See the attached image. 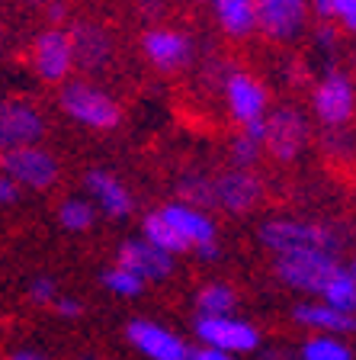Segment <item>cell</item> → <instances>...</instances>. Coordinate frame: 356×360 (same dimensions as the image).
<instances>
[{"label":"cell","mask_w":356,"mask_h":360,"mask_svg":"<svg viewBox=\"0 0 356 360\" xmlns=\"http://www.w3.org/2000/svg\"><path fill=\"white\" fill-rule=\"evenodd\" d=\"M237 290L225 280H206V283L196 290L193 296V306H196V315L202 319H216V315H237Z\"/></svg>","instance_id":"cell-21"},{"label":"cell","mask_w":356,"mask_h":360,"mask_svg":"<svg viewBox=\"0 0 356 360\" xmlns=\"http://www.w3.org/2000/svg\"><path fill=\"white\" fill-rule=\"evenodd\" d=\"M141 238L148 241V245H154L157 251H164V255H171V257L190 255V248H186V241L180 238L177 232H173L171 222H167V219H164L157 210H151L148 216L141 219Z\"/></svg>","instance_id":"cell-24"},{"label":"cell","mask_w":356,"mask_h":360,"mask_svg":"<svg viewBox=\"0 0 356 360\" xmlns=\"http://www.w3.org/2000/svg\"><path fill=\"white\" fill-rule=\"evenodd\" d=\"M222 100H225V112L237 129L263 122L270 116V90L267 84L260 81L251 71H228L222 81Z\"/></svg>","instance_id":"cell-8"},{"label":"cell","mask_w":356,"mask_h":360,"mask_svg":"<svg viewBox=\"0 0 356 360\" xmlns=\"http://www.w3.org/2000/svg\"><path fill=\"white\" fill-rule=\"evenodd\" d=\"M29 65L32 75L42 84H67L77 68L74 58V42H71V32L61 30V26H48L32 39L29 49Z\"/></svg>","instance_id":"cell-9"},{"label":"cell","mask_w":356,"mask_h":360,"mask_svg":"<svg viewBox=\"0 0 356 360\" xmlns=\"http://www.w3.org/2000/svg\"><path fill=\"white\" fill-rule=\"evenodd\" d=\"M157 212H161V216L171 222L173 232L186 241L190 255L199 251V248H206V245H218V225L206 210H196L190 202L171 200V202H164Z\"/></svg>","instance_id":"cell-17"},{"label":"cell","mask_w":356,"mask_h":360,"mask_svg":"<svg viewBox=\"0 0 356 360\" xmlns=\"http://www.w3.org/2000/svg\"><path fill=\"white\" fill-rule=\"evenodd\" d=\"M67 32H71V42H74L77 68H84V71H100V68H106V61L112 58V36L100 22L84 20Z\"/></svg>","instance_id":"cell-19"},{"label":"cell","mask_w":356,"mask_h":360,"mask_svg":"<svg viewBox=\"0 0 356 360\" xmlns=\"http://www.w3.org/2000/svg\"><path fill=\"white\" fill-rule=\"evenodd\" d=\"M312 145V120L298 106H276L263 122V155L279 165L302 158Z\"/></svg>","instance_id":"cell-5"},{"label":"cell","mask_w":356,"mask_h":360,"mask_svg":"<svg viewBox=\"0 0 356 360\" xmlns=\"http://www.w3.org/2000/svg\"><path fill=\"white\" fill-rule=\"evenodd\" d=\"M52 309L61 319H81L84 315V302L77 300V296H58V300L52 302Z\"/></svg>","instance_id":"cell-33"},{"label":"cell","mask_w":356,"mask_h":360,"mask_svg":"<svg viewBox=\"0 0 356 360\" xmlns=\"http://www.w3.org/2000/svg\"><path fill=\"white\" fill-rule=\"evenodd\" d=\"M296 360H356L353 345L347 338H334V335H308L298 345Z\"/></svg>","instance_id":"cell-25"},{"label":"cell","mask_w":356,"mask_h":360,"mask_svg":"<svg viewBox=\"0 0 356 360\" xmlns=\"http://www.w3.org/2000/svg\"><path fill=\"white\" fill-rule=\"evenodd\" d=\"M257 241L273 257L289 255V251H327V255L341 257V251L347 248V232H341L331 222H318V219L273 216L267 222H260Z\"/></svg>","instance_id":"cell-1"},{"label":"cell","mask_w":356,"mask_h":360,"mask_svg":"<svg viewBox=\"0 0 356 360\" xmlns=\"http://www.w3.org/2000/svg\"><path fill=\"white\" fill-rule=\"evenodd\" d=\"M347 267H350V270H353V277H356V257H353V264H347Z\"/></svg>","instance_id":"cell-41"},{"label":"cell","mask_w":356,"mask_h":360,"mask_svg":"<svg viewBox=\"0 0 356 360\" xmlns=\"http://www.w3.org/2000/svg\"><path fill=\"white\" fill-rule=\"evenodd\" d=\"M26 296H29L32 306H48L52 309V302L58 300V280L48 277V274H36V277L29 280V286H26Z\"/></svg>","instance_id":"cell-29"},{"label":"cell","mask_w":356,"mask_h":360,"mask_svg":"<svg viewBox=\"0 0 356 360\" xmlns=\"http://www.w3.org/2000/svg\"><path fill=\"white\" fill-rule=\"evenodd\" d=\"M20 200H22V190L16 187L7 174H0V210H13Z\"/></svg>","instance_id":"cell-32"},{"label":"cell","mask_w":356,"mask_h":360,"mask_svg":"<svg viewBox=\"0 0 356 360\" xmlns=\"http://www.w3.org/2000/svg\"><path fill=\"white\" fill-rule=\"evenodd\" d=\"M260 357L257 360H296V357H292V354H286V351H282V347H260Z\"/></svg>","instance_id":"cell-36"},{"label":"cell","mask_w":356,"mask_h":360,"mask_svg":"<svg viewBox=\"0 0 356 360\" xmlns=\"http://www.w3.org/2000/svg\"><path fill=\"white\" fill-rule=\"evenodd\" d=\"M84 196L93 202L97 216H106V219H112V222L128 219L135 210L132 190L112 171H103V167H93V171L84 174Z\"/></svg>","instance_id":"cell-14"},{"label":"cell","mask_w":356,"mask_h":360,"mask_svg":"<svg viewBox=\"0 0 356 360\" xmlns=\"http://www.w3.org/2000/svg\"><path fill=\"white\" fill-rule=\"evenodd\" d=\"M292 322L308 335H334V338H353L356 335V315H347L334 306H324L321 300H298L292 306Z\"/></svg>","instance_id":"cell-18"},{"label":"cell","mask_w":356,"mask_h":360,"mask_svg":"<svg viewBox=\"0 0 356 360\" xmlns=\"http://www.w3.org/2000/svg\"><path fill=\"white\" fill-rule=\"evenodd\" d=\"M4 42H7V30H4V22H0V49H4Z\"/></svg>","instance_id":"cell-40"},{"label":"cell","mask_w":356,"mask_h":360,"mask_svg":"<svg viewBox=\"0 0 356 360\" xmlns=\"http://www.w3.org/2000/svg\"><path fill=\"white\" fill-rule=\"evenodd\" d=\"M199 4H209V0H199Z\"/></svg>","instance_id":"cell-42"},{"label":"cell","mask_w":356,"mask_h":360,"mask_svg":"<svg viewBox=\"0 0 356 360\" xmlns=\"http://www.w3.org/2000/svg\"><path fill=\"white\" fill-rule=\"evenodd\" d=\"M126 341L145 360H186L193 351V345L180 331L157 319H132L126 325Z\"/></svg>","instance_id":"cell-10"},{"label":"cell","mask_w":356,"mask_h":360,"mask_svg":"<svg viewBox=\"0 0 356 360\" xmlns=\"http://www.w3.org/2000/svg\"><path fill=\"white\" fill-rule=\"evenodd\" d=\"M327 7H331V0H308V10H315L318 20H327Z\"/></svg>","instance_id":"cell-38"},{"label":"cell","mask_w":356,"mask_h":360,"mask_svg":"<svg viewBox=\"0 0 356 360\" xmlns=\"http://www.w3.org/2000/svg\"><path fill=\"white\" fill-rule=\"evenodd\" d=\"M193 335L199 341V347H212V351L231 354V357H251L263 347V335L251 319L241 315H216V319H202L196 315Z\"/></svg>","instance_id":"cell-6"},{"label":"cell","mask_w":356,"mask_h":360,"mask_svg":"<svg viewBox=\"0 0 356 360\" xmlns=\"http://www.w3.org/2000/svg\"><path fill=\"white\" fill-rule=\"evenodd\" d=\"M341 264V257L327 255V251H289V255L273 257V277L286 290L298 292L302 300H318L324 283L334 277Z\"/></svg>","instance_id":"cell-3"},{"label":"cell","mask_w":356,"mask_h":360,"mask_svg":"<svg viewBox=\"0 0 356 360\" xmlns=\"http://www.w3.org/2000/svg\"><path fill=\"white\" fill-rule=\"evenodd\" d=\"M116 264L126 267L132 277H138L141 283L148 286V283H164L171 277L173 267H177V257L164 255L154 245H148L141 235H135V238H126L116 248Z\"/></svg>","instance_id":"cell-16"},{"label":"cell","mask_w":356,"mask_h":360,"mask_svg":"<svg viewBox=\"0 0 356 360\" xmlns=\"http://www.w3.org/2000/svg\"><path fill=\"white\" fill-rule=\"evenodd\" d=\"M263 122L244 126L231 135V142H228L231 167H241V171H253V167H257V161L263 158Z\"/></svg>","instance_id":"cell-22"},{"label":"cell","mask_w":356,"mask_h":360,"mask_svg":"<svg viewBox=\"0 0 356 360\" xmlns=\"http://www.w3.org/2000/svg\"><path fill=\"white\" fill-rule=\"evenodd\" d=\"M61 112L71 122L90 129V132H112L122 122V106L106 87L90 81H67L61 87Z\"/></svg>","instance_id":"cell-2"},{"label":"cell","mask_w":356,"mask_h":360,"mask_svg":"<svg viewBox=\"0 0 356 360\" xmlns=\"http://www.w3.org/2000/svg\"><path fill=\"white\" fill-rule=\"evenodd\" d=\"M263 200V180L257 171H241V167H225L212 177V210H222L228 216H244L257 210Z\"/></svg>","instance_id":"cell-11"},{"label":"cell","mask_w":356,"mask_h":360,"mask_svg":"<svg viewBox=\"0 0 356 360\" xmlns=\"http://www.w3.org/2000/svg\"><path fill=\"white\" fill-rule=\"evenodd\" d=\"M308 0H257V32L270 42H296L308 30Z\"/></svg>","instance_id":"cell-12"},{"label":"cell","mask_w":356,"mask_h":360,"mask_svg":"<svg viewBox=\"0 0 356 360\" xmlns=\"http://www.w3.org/2000/svg\"><path fill=\"white\" fill-rule=\"evenodd\" d=\"M141 55L154 71L173 75L193 61V39L173 26H151L141 36Z\"/></svg>","instance_id":"cell-13"},{"label":"cell","mask_w":356,"mask_h":360,"mask_svg":"<svg viewBox=\"0 0 356 360\" xmlns=\"http://www.w3.org/2000/svg\"><path fill=\"white\" fill-rule=\"evenodd\" d=\"M327 20H331V26H337V32L356 36V0H331Z\"/></svg>","instance_id":"cell-30"},{"label":"cell","mask_w":356,"mask_h":360,"mask_svg":"<svg viewBox=\"0 0 356 360\" xmlns=\"http://www.w3.org/2000/svg\"><path fill=\"white\" fill-rule=\"evenodd\" d=\"M337 39H341V32H337V26H331V22H318L312 30V42H315V49H321V52H334Z\"/></svg>","instance_id":"cell-31"},{"label":"cell","mask_w":356,"mask_h":360,"mask_svg":"<svg viewBox=\"0 0 356 360\" xmlns=\"http://www.w3.org/2000/svg\"><path fill=\"white\" fill-rule=\"evenodd\" d=\"M45 16H48V22H55V26H58V22H61V20H65V16H67L65 0H52V4L45 7Z\"/></svg>","instance_id":"cell-35"},{"label":"cell","mask_w":356,"mask_h":360,"mask_svg":"<svg viewBox=\"0 0 356 360\" xmlns=\"http://www.w3.org/2000/svg\"><path fill=\"white\" fill-rule=\"evenodd\" d=\"M45 135V116L32 103L0 100V155L22 145H39Z\"/></svg>","instance_id":"cell-15"},{"label":"cell","mask_w":356,"mask_h":360,"mask_svg":"<svg viewBox=\"0 0 356 360\" xmlns=\"http://www.w3.org/2000/svg\"><path fill=\"white\" fill-rule=\"evenodd\" d=\"M177 190H180V202H190V206L206 212L212 210V177H206L199 171H190L180 177Z\"/></svg>","instance_id":"cell-28"},{"label":"cell","mask_w":356,"mask_h":360,"mask_svg":"<svg viewBox=\"0 0 356 360\" xmlns=\"http://www.w3.org/2000/svg\"><path fill=\"white\" fill-rule=\"evenodd\" d=\"M0 174H7L22 193L26 190L42 193V190H52L61 180V161L42 142L22 145V148H10L0 155Z\"/></svg>","instance_id":"cell-7"},{"label":"cell","mask_w":356,"mask_h":360,"mask_svg":"<svg viewBox=\"0 0 356 360\" xmlns=\"http://www.w3.org/2000/svg\"><path fill=\"white\" fill-rule=\"evenodd\" d=\"M318 300L324 302V306H334L347 315H356V277L347 264H341V267L334 270V277L324 283Z\"/></svg>","instance_id":"cell-26"},{"label":"cell","mask_w":356,"mask_h":360,"mask_svg":"<svg viewBox=\"0 0 356 360\" xmlns=\"http://www.w3.org/2000/svg\"><path fill=\"white\" fill-rule=\"evenodd\" d=\"M97 280H100V286H103L110 296H116V300H138L141 292H145V283H141L138 277H132L126 267H119V264L100 270Z\"/></svg>","instance_id":"cell-27"},{"label":"cell","mask_w":356,"mask_h":360,"mask_svg":"<svg viewBox=\"0 0 356 360\" xmlns=\"http://www.w3.org/2000/svg\"><path fill=\"white\" fill-rule=\"evenodd\" d=\"M186 360H237L231 354H222V351H212V347H193Z\"/></svg>","instance_id":"cell-34"},{"label":"cell","mask_w":356,"mask_h":360,"mask_svg":"<svg viewBox=\"0 0 356 360\" xmlns=\"http://www.w3.org/2000/svg\"><path fill=\"white\" fill-rule=\"evenodd\" d=\"M58 225L65 229L67 235H84V232H90L93 225H97V210H93V202L87 200L84 193H71V196H65V200L58 202Z\"/></svg>","instance_id":"cell-23"},{"label":"cell","mask_w":356,"mask_h":360,"mask_svg":"<svg viewBox=\"0 0 356 360\" xmlns=\"http://www.w3.org/2000/svg\"><path fill=\"white\" fill-rule=\"evenodd\" d=\"M209 7L228 39H247L257 32V0H209Z\"/></svg>","instance_id":"cell-20"},{"label":"cell","mask_w":356,"mask_h":360,"mask_svg":"<svg viewBox=\"0 0 356 360\" xmlns=\"http://www.w3.org/2000/svg\"><path fill=\"white\" fill-rule=\"evenodd\" d=\"M312 116L327 132H341L356 116V84L343 68H327L312 87Z\"/></svg>","instance_id":"cell-4"},{"label":"cell","mask_w":356,"mask_h":360,"mask_svg":"<svg viewBox=\"0 0 356 360\" xmlns=\"http://www.w3.org/2000/svg\"><path fill=\"white\" fill-rule=\"evenodd\" d=\"M20 4H26V7H48L52 0H20Z\"/></svg>","instance_id":"cell-39"},{"label":"cell","mask_w":356,"mask_h":360,"mask_svg":"<svg viewBox=\"0 0 356 360\" xmlns=\"http://www.w3.org/2000/svg\"><path fill=\"white\" fill-rule=\"evenodd\" d=\"M4 360H48V357H45V354H39V351H32V347H20V351L7 354Z\"/></svg>","instance_id":"cell-37"}]
</instances>
